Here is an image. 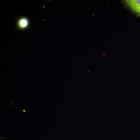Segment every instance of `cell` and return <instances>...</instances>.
I'll return each mask as SVG.
<instances>
[{"mask_svg": "<svg viewBox=\"0 0 140 140\" xmlns=\"http://www.w3.org/2000/svg\"><path fill=\"white\" fill-rule=\"evenodd\" d=\"M29 24V20L27 18L22 17L20 18L17 22L18 27L20 29H24L26 28Z\"/></svg>", "mask_w": 140, "mask_h": 140, "instance_id": "7a4b0ae2", "label": "cell"}, {"mask_svg": "<svg viewBox=\"0 0 140 140\" xmlns=\"http://www.w3.org/2000/svg\"><path fill=\"white\" fill-rule=\"evenodd\" d=\"M124 2L132 11L140 17V0H126Z\"/></svg>", "mask_w": 140, "mask_h": 140, "instance_id": "6da1fadb", "label": "cell"}]
</instances>
